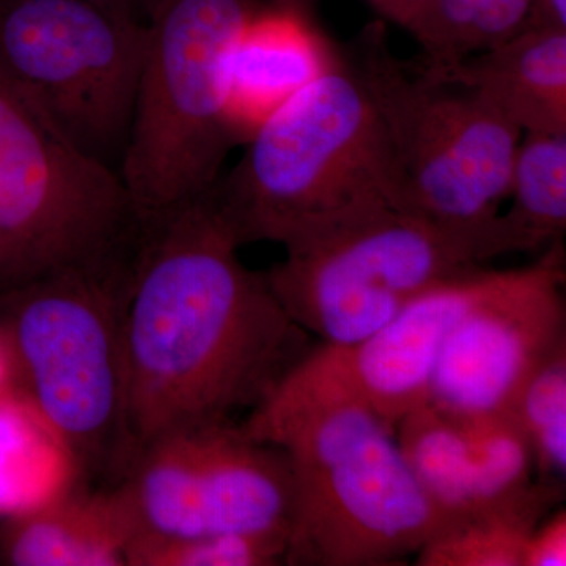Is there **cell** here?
Segmentation results:
<instances>
[{
  "label": "cell",
  "instance_id": "24",
  "mask_svg": "<svg viewBox=\"0 0 566 566\" xmlns=\"http://www.w3.org/2000/svg\"><path fill=\"white\" fill-rule=\"evenodd\" d=\"M524 28L566 31V0H531Z\"/></svg>",
  "mask_w": 566,
  "mask_h": 566
},
{
  "label": "cell",
  "instance_id": "13",
  "mask_svg": "<svg viewBox=\"0 0 566 566\" xmlns=\"http://www.w3.org/2000/svg\"><path fill=\"white\" fill-rule=\"evenodd\" d=\"M340 59L342 51L301 3L277 0L274 7H260L230 54L229 118L238 144Z\"/></svg>",
  "mask_w": 566,
  "mask_h": 566
},
{
  "label": "cell",
  "instance_id": "27",
  "mask_svg": "<svg viewBox=\"0 0 566 566\" xmlns=\"http://www.w3.org/2000/svg\"><path fill=\"white\" fill-rule=\"evenodd\" d=\"M367 2L370 3V6L374 7L382 18H385L386 14L389 13L398 2H400V0H367Z\"/></svg>",
  "mask_w": 566,
  "mask_h": 566
},
{
  "label": "cell",
  "instance_id": "19",
  "mask_svg": "<svg viewBox=\"0 0 566 566\" xmlns=\"http://www.w3.org/2000/svg\"><path fill=\"white\" fill-rule=\"evenodd\" d=\"M499 216L502 253L534 252L558 243L566 230V134L524 133Z\"/></svg>",
  "mask_w": 566,
  "mask_h": 566
},
{
  "label": "cell",
  "instance_id": "7",
  "mask_svg": "<svg viewBox=\"0 0 566 566\" xmlns=\"http://www.w3.org/2000/svg\"><path fill=\"white\" fill-rule=\"evenodd\" d=\"M145 48V20L95 0H0V76L73 147L117 174Z\"/></svg>",
  "mask_w": 566,
  "mask_h": 566
},
{
  "label": "cell",
  "instance_id": "3",
  "mask_svg": "<svg viewBox=\"0 0 566 566\" xmlns=\"http://www.w3.org/2000/svg\"><path fill=\"white\" fill-rule=\"evenodd\" d=\"M241 428L292 468L285 565H397L455 523L417 483L394 428L364 406L329 401Z\"/></svg>",
  "mask_w": 566,
  "mask_h": 566
},
{
  "label": "cell",
  "instance_id": "1",
  "mask_svg": "<svg viewBox=\"0 0 566 566\" xmlns=\"http://www.w3.org/2000/svg\"><path fill=\"white\" fill-rule=\"evenodd\" d=\"M240 248L205 199L140 226L125 315L133 458L163 436L255 408L311 349Z\"/></svg>",
  "mask_w": 566,
  "mask_h": 566
},
{
  "label": "cell",
  "instance_id": "2",
  "mask_svg": "<svg viewBox=\"0 0 566 566\" xmlns=\"http://www.w3.org/2000/svg\"><path fill=\"white\" fill-rule=\"evenodd\" d=\"M392 191L385 133L342 52L255 129L205 200L238 244L290 248L392 205Z\"/></svg>",
  "mask_w": 566,
  "mask_h": 566
},
{
  "label": "cell",
  "instance_id": "21",
  "mask_svg": "<svg viewBox=\"0 0 566 566\" xmlns=\"http://www.w3.org/2000/svg\"><path fill=\"white\" fill-rule=\"evenodd\" d=\"M531 444L542 482L566 472V338L527 379L510 409Z\"/></svg>",
  "mask_w": 566,
  "mask_h": 566
},
{
  "label": "cell",
  "instance_id": "5",
  "mask_svg": "<svg viewBox=\"0 0 566 566\" xmlns=\"http://www.w3.org/2000/svg\"><path fill=\"white\" fill-rule=\"evenodd\" d=\"M137 241L0 297L18 390L65 439L82 471L123 475L133 460L125 315Z\"/></svg>",
  "mask_w": 566,
  "mask_h": 566
},
{
  "label": "cell",
  "instance_id": "17",
  "mask_svg": "<svg viewBox=\"0 0 566 566\" xmlns=\"http://www.w3.org/2000/svg\"><path fill=\"white\" fill-rule=\"evenodd\" d=\"M395 438L417 483L452 520L491 509L474 447L457 416L424 403L406 415Z\"/></svg>",
  "mask_w": 566,
  "mask_h": 566
},
{
  "label": "cell",
  "instance_id": "11",
  "mask_svg": "<svg viewBox=\"0 0 566 566\" xmlns=\"http://www.w3.org/2000/svg\"><path fill=\"white\" fill-rule=\"evenodd\" d=\"M497 271L479 266L439 283L378 331L346 345L311 348L252 409L268 422L329 401L364 406L390 428L430 397L436 363L453 324L491 289Z\"/></svg>",
  "mask_w": 566,
  "mask_h": 566
},
{
  "label": "cell",
  "instance_id": "16",
  "mask_svg": "<svg viewBox=\"0 0 566 566\" xmlns=\"http://www.w3.org/2000/svg\"><path fill=\"white\" fill-rule=\"evenodd\" d=\"M82 468L18 389L0 395V515L21 517L76 490Z\"/></svg>",
  "mask_w": 566,
  "mask_h": 566
},
{
  "label": "cell",
  "instance_id": "28",
  "mask_svg": "<svg viewBox=\"0 0 566 566\" xmlns=\"http://www.w3.org/2000/svg\"><path fill=\"white\" fill-rule=\"evenodd\" d=\"M279 2H294V3H303L304 0H279Z\"/></svg>",
  "mask_w": 566,
  "mask_h": 566
},
{
  "label": "cell",
  "instance_id": "18",
  "mask_svg": "<svg viewBox=\"0 0 566 566\" xmlns=\"http://www.w3.org/2000/svg\"><path fill=\"white\" fill-rule=\"evenodd\" d=\"M531 0H400L385 20L423 51L424 69H449L512 39Z\"/></svg>",
  "mask_w": 566,
  "mask_h": 566
},
{
  "label": "cell",
  "instance_id": "12",
  "mask_svg": "<svg viewBox=\"0 0 566 566\" xmlns=\"http://www.w3.org/2000/svg\"><path fill=\"white\" fill-rule=\"evenodd\" d=\"M562 241L495 281L447 334L428 403L452 416L510 412L517 394L565 340Z\"/></svg>",
  "mask_w": 566,
  "mask_h": 566
},
{
  "label": "cell",
  "instance_id": "9",
  "mask_svg": "<svg viewBox=\"0 0 566 566\" xmlns=\"http://www.w3.org/2000/svg\"><path fill=\"white\" fill-rule=\"evenodd\" d=\"M285 249L268 282L286 315L326 345L367 337L480 263L471 245L392 205Z\"/></svg>",
  "mask_w": 566,
  "mask_h": 566
},
{
  "label": "cell",
  "instance_id": "15",
  "mask_svg": "<svg viewBox=\"0 0 566 566\" xmlns=\"http://www.w3.org/2000/svg\"><path fill=\"white\" fill-rule=\"evenodd\" d=\"M134 531L117 491L65 497L14 517L3 554L18 566H126Z\"/></svg>",
  "mask_w": 566,
  "mask_h": 566
},
{
  "label": "cell",
  "instance_id": "14",
  "mask_svg": "<svg viewBox=\"0 0 566 566\" xmlns=\"http://www.w3.org/2000/svg\"><path fill=\"white\" fill-rule=\"evenodd\" d=\"M417 69L474 92L523 134H566V31L524 28L449 69Z\"/></svg>",
  "mask_w": 566,
  "mask_h": 566
},
{
  "label": "cell",
  "instance_id": "26",
  "mask_svg": "<svg viewBox=\"0 0 566 566\" xmlns=\"http://www.w3.org/2000/svg\"><path fill=\"white\" fill-rule=\"evenodd\" d=\"M95 2L103 3V6L112 7L115 10L126 11V13L137 14V9L144 0H95ZM150 0H147V3ZM140 18V17H139Z\"/></svg>",
  "mask_w": 566,
  "mask_h": 566
},
{
  "label": "cell",
  "instance_id": "20",
  "mask_svg": "<svg viewBox=\"0 0 566 566\" xmlns=\"http://www.w3.org/2000/svg\"><path fill=\"white\" fill-rule=\"evenodd\" d=\"M560 499V483L532 482L501 504L455 521L416 554L420 566H521L528 536Z\"/></svg>",
  "mask_w": 566,
  "mask_h": 566
},
{
  "label": "cell",
  "instance_id": "25",
  "mask_svg": "<svg viewBox=\"0 0 566 566\" xmlns=\"http://www.w3.org/2000/svg\"><path fill=\"white\" fill-rule=\"evenodd\" d=\"M14 371L13 360L9 345H7L6 337L0 334V395L6 394L7 390L13 389Z\"/></svg>",
  "mask_w": 566,
  "mask_h": 566
},
{
  "label": "cell",
  "instance_id": "4",
  "mask_svg": "<svg viewBox=\"0 0 566 566\" xmlns=\"http://www.w3.org/2000/svg\"><path fill=\"white\" fill-rule=\"evenodd\" d=\"M385 133L392 207L471 245L480 262L504 255L499 216L523 133L468 88L398 59L370 25L345 52Z\"/></svg>",
  "mask_w": 566,
  "mask_h": 566
},
{
  "label": "cell",
  "instance_id": "8",
  "mask_svg": "<svg viewBox=\"0 0 566 566\" xmlns=\"http://www.w3.org/2000/svg\"><path fill=\"white\" fill-rule=\"evenodd\" d=\"M120 175L85 156L0 76V297L137 240Z\"/></svg>",
  "mask_w": 566,
  "mask_h": 566
},
{
  "label": "cell",
  "instance_id": "10",
  "mask_svg": "<svg viewBox=\"0 0 566 566\" xmlns=\"http://www.w3.org/2000/svg\"><path fill=\"white\" fill-rule=\"evenodd\" d=\"M118 491L139 534L290 535L289 458L230 420L175 431L142 447Z\"/></svg>",
  "mask_w": 566,
  "mask_h": 566
},
{
  "label": "cell",
  "instance_id": "6",
  "mask_svg": "<svg viewBox=\"0 0 566 566\" xmlns=\"http://www.w3.org/2000/svg\"><path fill=\"white\" fill-rule=\"evenodd\" d=\"M260 0H150L120 178L140 226L200 202L238 144L229 63Z\"/></svg>",
  "mask_w": 566,
  "mask_h": 566
},
{
  "label": "cell",
  "instance_id": "23",
  "mask_svg": "<svg viewBox=\"0 0 566 566\" xmlns=\"http://www.w3.org/2000/svg\"><path fill=\"white\" fill-rule=\"evenodd\" d=\"M566 565V512L557 510L554 515L539 521L528 536L521 566Z\"/></svg>",
  "mask_w": 566,
  "mask_h": 566
},
{
  "label": "cell",
  "instance_id": "22",
  "mask_svg": "<svg viewBox=\"0 0 566 566\" xmlns=\"http://www.w3.org/2000/svg\"><path fill=\"white\" fill-rule=\"evenodd\" d=\"M286 534L136 535L126 549V566H274L285 565Z\"/></svg>",
  "mask_w": 566,
  "mask_h": 566
}]
</instances>
